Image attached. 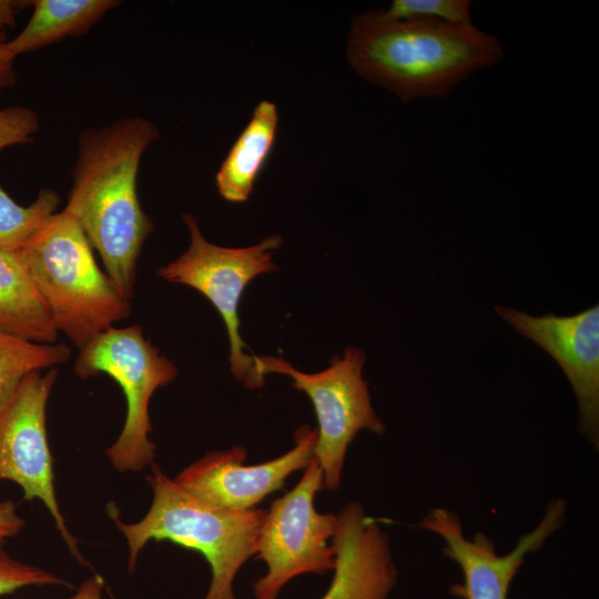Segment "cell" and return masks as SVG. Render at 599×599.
Here are the masks:
<instances>
[{
  "instance_id": "obj_1",
  "label": "cell",
  "mask_w": 599,
  "mask_h": 599,
  "mask_svg": "<svg viewBox=\"0 0 599 599\" xmlns=\"http://www.w3.org/2000/svg\"><path fill=\"white\" fill-rule=\"evenodd\" d=\"M158 138L156 126L141 116L82 131L64 207L78 220L105 273L129 301L142 245L154 227L139 201L138 172L143 152Z\"/></svg>"
},
{
  "instance_id": "obj_2",
  "label": "cell",
  "mask_w": 599,
  "mask_h": 599,
  "mask_svg": "<svg viewBox=\"0 0 599 599\" xmlns=\"http://www.w3.org/2000/svg\"><path fill=\"white\" fill-rule=\"evenodd\" d=\"M502 55L499 39L473 23L397 20L385 16L383 9L355 16L346 42L352 69L404 103L447 97Z\"/></svg>"
},
{
  "instance_id": "obj_3",
  "label": "cell",
  "mask_w": 599,
  "mask_h": 599,
  "mask_svg": "<svg viewBox=\"0 0 599 599\" xmlns=\"http://www.w3.org/2000/svg\"><path fill=\"white\" fill-rule=\"evenodd\" d=\"M146 481L153 500L145 516L133 524L114 518L129 547V571L133 572L149 541H171L200 552L209 562L211 582L203 599H236L234 579L254 556L266 510L241 511L210 505L183 489L154 463Z\"/></svg>"
},
{
  "instance_id": "obj_4",
  "label": "cell",
  "mask_w": 599,
  "mask_h": 599,
  "mask_svg": "<svg viewBox=\"0 0 599 599\" xmlns=\"http://www.w3.org/2000/svg\"><path fill=\"white\" fill-rule=\"evenodd\" d=\"M55 328L80 349L130 314L131 304L98 266L78 220L57 212L19 253Z\"/></svg>"
},
{
  "instance_id": "obj_5",
  "label": "cell",
  "mask_w": 599,
  "mask_h": 599,
  "mask_svg": "<svg viewBox=\"0 0 599 599\" xmlns=\"http://www.w3.org/2000/svg\"><path fill=\"white\" fill-rule=\"evenodd\" d=\"M74 373L82 379L108 374L124 393L125 422L105 451L112 466L119 471H138L153 464L155 445L149 438V405L158 388L175 379V365L144 338L139 325H132L111 327L82 347Z\"/></svg>"
},
{
  "instance_id": "obj_6",
  "label": "cell",
  "mask_w": 599,
  "mask_h": 599,
  "mask_svg": "<svg viewBox=\"0 0 599 599\" xmlns=\"http://www.w3.org/2000/svg\"><path fill=\"white\" fill-rule=\"evenodd\" d=\"M190 232L189 248L176 260L158 270V275L171 283L193 287L203 294L221 315L230 341V367L246 388L263 386L255 358L245 354L247 345L240 334L238 306L248 283L260 274L277 271L274 252L281 247V235H270L258 244L225 247L205 240L196 219L184 214Z\"/></svg>"
},
{
  "instance_id": "obj_7",
  "label": "cell",
  "mask_w": 599,
  "mask_h": 599,
  "mask_svg": "<svg viewBox=\"0 0 599 599\" xmlns=\"http://www.w3.org/2000/svg\"><path fill=\"white\" fill-rule=\"evenodd\" d=\"M322 488L323 471L313 457L301 480L266 510L254 548L266 572L253 583L254 599H277L295 577L334 569L331 540L337 515L315 509L314 498Z\"/></svg>"
},
{
  "instance_id": "obj_8",
  "label": "cell",
  "mask_w": 599,
  "mask_h": 599,
  "mask_svg": "<svg viewBox=\"0 0 599 599\" xmlns=\"http://www.w3.org/2000/svg\"><path fill=\"white\" fill-rule=\"evenodd\" d=\"M255 363L262 378L270 373L290 376L292 385L312 400L318 423L314 458L323 471V487L337 489L347 448L356 434L362 429L378 435L385 432L363 378L364 352L347 347L328 368L317 373L300 372L285 359L272 356H256Z\"/></svg>"
},
{
  "instance_id": "obj_9",
  "label": "cell",
  "mask_w": 599,
  "mask_h": 599,
  "mask_svg": "<svg viewBox=\"0 0 599 599\" xmlns=\"http://www.w3.org/2000/svg\"><path fill=\"white\" fill-rule=\"evenodd\" d=\"M58 373L28 374L0 405V481L16 483L24 500H41L72 556L88 566L60 510L53 474V457L45 428V409Z\"/></svg>"
},
{
  "instance_id": "obj_10",
  "label": "cell",
  "mask_w": 599,
  "mask_h": 599,
  "mask_svg": "<svg viewBox=\"0 0 599 599\" xmlns=\"http://www.w3.org/2000/svg\"><path fill=\"white\" fill-rule=\"evenodd\" d=\"M566 510L564 499L550 501L539 524L521 535L515 548L506 555L497 554L494 542L484 532L475 534L471 539L466 538L460 518L447 508L429 510L418 527L439 536L445 542L444 556L459 566L464 581L450 587L453 596L463 599H507L510 583L525 562V557L538 550L560 529Z\"/></svg>"
},
{
  "instance_id": "obj_11",
  "label": "cell",
  "mask_w": 599,
  "mask_h": 599,
  "mask_svg": "<svg viewBox=\"0 0 599 599\" xmlns=\"http://www.w3.org/2000/svg\"><path fill=\"white\" fill-rule=\"evenodd\" d=\"M317 433L308 426L295 434V446L284 455L257 465H244L242 446L206 453L174 479L183 489L215 507L254 509L266 496L283 488L286 478L305 469L314 457Z\"/></svg>"
},
{
  "instance_id": "obj_12",
  "label": "cell",
  "mask_w": 599,
  "mask_h": 599,
  "mask_svg": "<svg viewBox=\"0 0 599 599\" xmlns=\"http://www.w3.org/2000/svg\"><path fill=\"white\" fill-rule=\"evenodd\" d=\"M496 312L555 358L578 400L582 434L599 446V306L572 316H531L507 306Z\"/></svg>"
},
{
  "instance_id": "obj_13",
  "label": "cell",
  "mask_w": 599,
  "mask_h": 599,
  "mask_svg": "<svg viewBox=\"0 0 599 599\" xmlns=\"http://www.w3.org/2000/svg\"><path fill=\"white\" fill-rule=\"evenodd\" d=\"M332 582L321 599H387L397 570L386 534L364 507L351 502L337 514Z\"/></svg>"
},
{
  "instance_id": "obj_14",
  "label": "cell",
  "mask_w": 599,
  "mask_h": 599,
  "mask_svg": "<svg viewBox=\"0 0 599 599\" xmlns=\"http://www.w3.org/2000/svg\"><path fill=\"white\" fill-rule=\"evenodd\" d=\"M277 125L275 103L261 101L216 173L215 184L225 201L243 203L248 200L274 148Z\"/></svg>"
},
{
  "instance_id": "obj_15",
  "label": "cell",
  "mask_w": 599,
  "mask_h": 599,
  "mask_svg": "<svg viewBox=\"0 0 599 599\" xmlns=\"http://www.w3.org/2000/svg\"><path fill=\"white\" fill-rule=\"evenodd\" d=\"M0 329L28 341L57 343L49 309L22 264L0 251Z\"/></svg>"
},
{
  "instance_id": "obj_16",
  "label": "cell",
  "mask_w": 599,
  "mask_h": 599,
  "mask_svg": "<svg viewBox=\"0 0 599 599\" xmlns=\"http://www.w3.org/2000/svg\"><path fill=\"white\" fill-rule=\"evenodd\" d=\"M119 3L114 0L31 1L32 16L20 33L7 41V51L16 59L67 37L82 34Z\"/></svg>"
},
{
  "instance_id": "obj_17",
  "label": "cell",
  "mask_w": 599,
  "mask_h": 599,
  "mask_svg": "<svg viewBox=\"0 0 599 599\" xmlns=\"http://www.w3.org/2000/svg\"><path fill=\"white\" fill-rule=\"evenodd\" d=\"M70 356L63 343H35L0 329V405L28 374L52 368Z\"/></svg>"
},
{
  "instance_id": "obj_18",
  "label": "cell",
  "mask_w": 599,
  "mask_h": 599,
  "mask_svg": "<svg viewBox=\"0 0 599 599\" xmlns=\"http://www.w3.org/2000/svg\"><path fill=\"white\" fill-rule=\"evenodd\" d=\"M59 204L55 191L42 189L32 204L22 206L0 185V251L21 252L57 213Z\"/></svg>"
},
{
  "instance_id": "obj_19",
  "label": "cell",
  "mask_w": 599,
  "mask_h": 599,
  "mask_svg": "<svg viewBox=\"0 0 599 599\" xmlns=\"http://www.w3.org/2000/svg\"><path fill=\"white\" fill-rule=\"evenodd\" d=\"M469 0H395L383 9L390 19H428L449 24H471Z\"/></svg>"
},
{
  "instance_id": "obj_20",
  "label": "cell",
  "mask_w": 599,
  "mask_h": 599,
  "mask_svg": "<svg viewBox=\"0 0 599 599\" xmlns=\"http://www.w3.org/2000/svg\"><path fill=\"white\" fill-rule=\"evenodd\" d=\"M30 586H73L61 577L38 566L12 558L0 547V597Z\"/></svg>"
},
{
  "instance_id": "obj_21",
  "label": "cell",
  "mask_w": 599,
  "mask_h": 599,
  "mask_svg": "<svg viewBox=\"0 0 599 599\" xmlns=\"http://www.w3.org/2000/svg\"><path fill=\"white\" fill-rule=\"evenodd\" d=\"M38 130L39 120L31 109L22 105L0 109V150L30 142Z\"/></svg>"
},
{
  "instance_id": "obj_22",
  "label": "cell",
  "mask_w": 599,
  "mask_h": 599,
  "mask_svg": "<svg viewBox=\"0 0 599 599\" xmlns=\"http://www.w3.org/2000/svg\"><path fill=\"white\" fill-rule=\"evenodd\" d=\"M24 527V520L17 511L16 504L8 499L0 501V547L17 536Z\"/></svg>"
},
{
  "instance_id": "obj_23",
  "label": "cell",
  "mask_w": 599,
  "mask_h": 599,
  "mask_svg": "<svg viewBox=\"0 0 599 599\" xmlns=\"http://www.w3.org/2000/svg\"><path fill=\"white\" fill-rule=\"evenodd\" d=\"M7 34L0 30V94L16 82L14 58L7 51Z\"/></svg>"
},
{
  "instance_id": "obj_24",
  "label": "cell",
  "mask_w": 599,
  "mask_h": 599,
  "mask_svg": "<svg viewBox=\"0 0 599 599\" xmlns=\"http://www.w3.org/2000/svg\"><path fill=\"white\" fill-rule=\"evenodd\" d=\"M28 6H31V1L0 0V30L14 28L17 16Z\"/></svg>"
},
{
  "instance_id": "obj_25",
  "label": "cell",
  "mask_w": 599,
  "mask_h": 599,
  "mask_svg": "<svg viewBox=\"0 0 599 599\" xmlns=\"http://www.w3.org/2000/svg\"><path fill=\"white\" fill-rule=\"evenodd\" d=\"M104 579L99 573L85 579L68 599H103Z\"/></svg>"
}]
</instances>
